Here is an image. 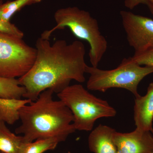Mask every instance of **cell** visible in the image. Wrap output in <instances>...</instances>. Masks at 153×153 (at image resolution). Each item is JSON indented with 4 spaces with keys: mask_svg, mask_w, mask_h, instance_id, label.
I'll return each instance as SVG.
<instances>
[{
    "mask_svg": "<svg viewBox=\"0 0 153 153\" xmlns=\"http://www.w3.org/2000/svg\"><path fill=\"white\" fill-rule=\"evenodd\" d=\"M152 153H153V152H152Z\"/></svg>",
    "mask_w": 153,
    "mask_h": 153,
    "instance_id": "cell-23",
    "label": "cell"
},
{
    "mask_svg": "<svg viewBox=\"0 0 153 153\" xmlns=\"http://www.w3.org/2000/svg\"><path fill=\"white\" fill-rule=\"evenodd\" d=\"M131 59L134 62L142 66L153 67V46L140 52H135Z\"/></svg>",
    "mask_w": 153,
    "mask_h": 153,
    "instance_id": "cell-16",
    "label": "cell"
},
{
    "mask_svg": "<svg viewBox=\"0 0 153 153\" xmlns=\"http://www.w3.org/2000/svg\"><path fill=\"white\" fill-rule=\"evenodd\" d=\"M0 33L8 34L23 38L24 34L16 26L10 21H5L0 18Z\"/></svg>",
    "mask_w": 153,
    "mask_h": 153,
    "instance_id": "cell-17",
    "label": "cell"
},
{
    "mask_svg": "<svg viewBox=\"0 0 153 153\" xmlns=\"http://www.w3.org/2000/svg\"><path fill=\"white\" fill-rule=\"evenodd\" d=\"M57 96L72 112L76 130L91 131L97 120L116 115V110L106 100L97 98L81 84L69 85Z\"/></svg>",
    "mask_w": 153,
    "mask_h": 153,
    "instance_id": "cell-4",
    "label": "cell"
},
{
    "mask_svg": "<svg viewBox=\"0 0 153 153\" xmlns=\"http://www.w3.org/2000/svg\"><path fill=\"white\" fill-rule=\"evenodd\" d=\"M120 15L128 42L135 52L153 47V19L129 11H120Z\"/></svg>",
    "mask_w": 153,
    "mask_h": 153,
    "instance_id": "cell-7",
    "label": "cell"
},
{
    "mask_svg": "<svg viewBox=\"0 0 153 153\" xmlns=\"http://www.w3.org/2000/svg\"><path fill=\"white\" fill-rule=\"evenodd\" d=\"M113 140L117 153H152L153 152V134L136 128L133 131H116Z\"/></svg>",
    "mask_w": 153,
    "mask_h": 153,
    "instance_id": "cell-8",
    "label": "cell"
},
{
    "mask_svg": "<svg viewBox=\"0 0 153 153\" xmlns=\"http://www.w3.org/2000/svg\"><path fill=\"white\" fill-rule=\"evenodd\" d=\"M54 93L51 88L44 91L19 109L22 124L15 132L23 135L24 142L52 138L62 142L76 131L72 112L61 100H53Z\"/></svg>",
    "mask_w": 153,
    "mask_h": 153,
    "instance_id": "cell-2",
    "label": "cell"
},
{
    "mask_svg": "<svg viewBox=\"0 0 153 153\" xmlns=\"http://www.w3.org/2000/svg\"><path fill=\"white\" fill-rule=\"evenodd\" d=\"M140 4L146 5L148 7L152 14H153V6L148 2L147 0H125V6L127 8L132 10Z\"/></svg>",
    "mask_w": 153,
    "mask_h": 153,
    "instance_id": "cell-18",
    "label": "cell"
},
{
    "mask_svg": "<svg viewBox=\"0 0 153 153\" xmlns=\"http://www.w3.org/2000/svg\"><path fill=\"white\" fill-rule=\"evenodd\" d=\"M36 49L23 38L0 33V76L20 78L26 74L36 60Z\"/></svg>",
    "mask_w": 153,
    "mask_h": 153,
    "instance_id": "cell-6",
    "label": "cell"
},
{
    "mask_svg": "<svg viewBox=\"0 0 153 153\" xmlns=\"http://www.w3.org/2000/svg\"><path fill=\"white\" fill-rule=\"evenodd\" d=\"M1 1H4V0H1Z\"/></svg>",
    "mask_w": 153,
    "mask_h": 153,
    "instance_id": "cell-21",
    "label": "cell"
},
{
    "mask_svg": "<svg viewBox=\"0 0 153 153\" xmlns=\"http://www.w3.org/2000/svg\"><path fill=\"white\" fill-rule=\"evenodd\" d=\"M148 2L153 6V0H147Z\"/></svg>",
    "mask_w": 153,
    "mask_h": 153,
    "instance_id": "cell-19",
    "label": "cell"
},
{
    "mask_svg": "<svg viewBox=\"0 0 153 153\" xmlns=\"http://www.w3.org/2000/svg\"><path fill=\"white\" fill-rule=\"evenodd\" d=\"M56 25L42 33L41 37L49 39L57 30L67 27L76 38L86 41L90 45L89 55L92 66L97 67L107 49L106 38L102 35L97 20L89 12L76 7H69L57 10L54 14Z\"/></svg>",
    "mask_w": 153,
    "mask_h": 153,
    "instance_id": "cell-3",
    "label": "cell"
},
{
    "mask_svg": "<svg viewBox=\"0 0 153 153\" xmlns=\"http://www.w3.org/2000/svg\"><path fill=\"white\" fill-rule=\"evenodd\" d=\"M31 101L26 99L7 100L0 98V119L8 124H13L19 119V109Z\"/></svg>",
    "mask_w": 153,
    "mask_h": 153,
    "instance_id": "cell-12",
    "label": "cell"
},
{
    "mask_svg": "<svg viewBox=\"0 0 153 153\" xmlns=\"http://www.w3.org/2000/svg\"><path fill=\"white\" fill-rule=\"evenodd\" d=\"M3 1H1V0H0V7H1V5L2 4H3Z\"/></svg>",
    "mask_w": 153,
    "mask_h": 153,
    "instance_id": "cell-20",
    "label": "cell"
},
{
    "mask_svg": "<svg viewBox=\"0 0 153 153\" xmlns=\"http://www.w3.org/2000/svg\"><path fill=\"white\" fill-rule=\"evenodd\" d=\"M42 0H14L3 3L0 7V18L9 22L16 13L27 6L40 3Z\"/></svg>",
    "mask_w": 153,
    "mask_h": 153,
    "instance_id": "cell-15",
    "label": "cell"
},
{
    "mask_svg": "<svg viewBox=\"0 0 153 153\" xmlns=\"http://www.w3.org/2000/svg\"><path fill=\"white\" fill-rule=\"evenodd\" d=\"M26 92L25 88L19 84L18 79L0 76V98L22 99Z\"/></svg>",
    "mask_w": 153,
    "mask_h": 153,
    "instance_id": "cell-13",
    "label": "cell"
},
{
    "mask_svg": "<svg viewBox=\"0 0 153 153\" xmlns=\"http://www.w3.org/2000/svg\"><path fill=\"white\" fill-rule=\"evenodd\" d=\"M0 153H1V152H0Z\"/></svg>",
    "mask_w": 153,
    "mask_h": 153,
    "instance_id": "cell-22",
    "label": "cell"
},
{
    "mask_svg": "<svg viewBox=\"0 0 153 153\" xmlns=\"http://www.w3.org/2000/svg\"><path fill=\"white\" fill-rule=\"evenodd\" d=\"M114 129L100 124L92 130L88 138V148L94 153H117L113 140Z\"/></svg>",
    "mask_w": 153,
    "mask_h": 153,
    "instance_id": "cell-10",
    "label": "cell"
},
{
    "mask_svg": "<svg viewBox=\"0 0 153 153\" xmlns=\"http://www.w3.org/2000/svg\"><path fill=\"white\" fill-rule=\"evenodd\" d=\"M60 142L58 139L52 138L24 143L18 153H44L47 151L55 149Z\"/></svg>",
    "mask_w": 153,
    "mask_h": 153,
    "instance_id": "cell-14",
    "label": "cell"
},
{
    "mask_svg": "<svg viewBox=\"0 0 153 153\" xmlns=\"http://www.w3.org/2000/svg\"><path fill=\"white\" fill-rule=\"evenodd\" d=\"M6 123L0 119V152L18 153L24 141L23 136H17L10 131Z\"/></svg>",
    "mask_w": 153,
    "mask_h": 153,
    "instance_id": "cell-11",
    "label": "cell"
},
{
    "mask_svg": "<svg viewBox=\"0 0 153 153\" xmlns=\"http://www.w3.org/2000/svg\"><path fill=\"white\" fill-rule=\"evenodd\" d=\"M134 111L136 128L153 134V82L150 83L144 96L135 97Z\"/></svg>",
    "mask_w": 153,
    "mask_h": 153,
    "instance_id": "cell-9",
    "label": "cell"
},
{
    "mask_svg": "<svg viewBox=\"0 0 153 153\" xmlns=\"http://www.w3.org/2000/svg\"><path fill=\"white\" fill-rule=\"evenodd\" d=\"M85 73L90 74L87 82L88 89L105 92L111 88L126 89L137 97L140 82L146 76L153 73V67L142 66L134 62L131 57L124 58L117 68L102 70L86 66Z\"/></svg>",
    "mask_w": 153,
    "mask_h": 153,
    "instance_id": "cell-5",
    "label": "cell"
},
{
    "mask_svg": "<svg viewBox=\"0 0 153 153\" xmlns=\"http://www.w3.org/2000/svg\"><path fill=\"white\" fill-rule=\"evenodd\" d=\"M49 39L38 38L36 60L30 70L18 78L26 89L23 97L35 101L44 91L52 89L58 93L69 86L71 80L82 83L87 64L85 46L81 41L68 44L64 40L51 44Z\"/></svg>",
    "mask_w": 153,
    "mask_h": 153,
    "instance_id": "cell-1",
    "label": "cell"
}]
</instances>
